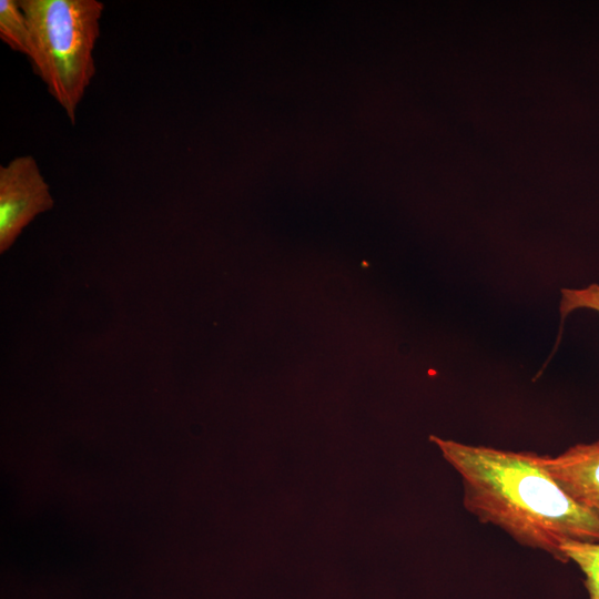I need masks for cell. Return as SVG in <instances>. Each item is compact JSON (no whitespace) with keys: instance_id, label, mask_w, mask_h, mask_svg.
I'll return each mask as SVG.
<instances>
[{"instance_id":"6da1fadb","label":"cell","mask_w":599,"mask_h":599,"mask_svg":"<svg viewBox=\"0 0 599 599\" xmlns=\"http://www.w3.org/2000/svg\"><path fill=\"white\" fill-rule=\"evenodd\" d=\"M458 473L464 507L518 544L567 562V541H599V518L569 497L539 465L534 451L474 446L429 436Z\"/></svg>"},{"instance_id":"277c9868","label":"cell","mask_w":599,"mask_h":599,"mask_svg":"<svg viewBox=\"0 0 599 599\" xmlns=\"http://www.w3.org/2000/svg\"><path fill=\"white\" fill-rule=\"evenodd\" d=\"M538 463L569 497L599 518V439L576 444L556 457L539 455Z\"/></svg>"},{"instance_id":"8992f818","label":"cell","mask_w":599,"mask_h":599,"mask_svg":"<svg viewBox=\"0 0 599 599\" xmlns=\"http://www.w3.org/2000/svg\"><path fill=\"white\" fill-rule=\"evenodd\" d=\"M560 549L567 561H573L585 575L589 599H599V541H567Z\"/></svg>"},{"instance_id":"7a4b0ae2","label":"cell","mask_w":599,"mask_h":599,"mask_svg":"<svg viewBox=\"0 0 599 599\" xmlns=\"http://www.w3.org/2000/svg\"><path fill=\"white\" fill-rule=\"evenodd\" d=\"M32 39L30 63L74 124L95 75L94 49L104 3L99 0H19Z\"/></svg>"},{"instance_id":"3957f363","label":"cell","mask_w":599,"mask_h":599,"mask_svg":"<svg viewBox=\"0 0 599 599\" xmlns=\"http://www.w3.org/2000/svg\"><path fill=\"white\" fill-rule=\"evenodd\" d=\"M54 205L50 186L32 155L0 165V252H6L33 219Z\"/></svg>"},{"instance_id":"5b68a950","label":"cell","mask_w":599,"mask_h":599,"mask_svg":"<svg viewBox=\"0 0 599 599\" xmlns=\"http://www.w3.org/2000/svg\"><path fill=\"white\" fill-rule=\"evenodd\" d=\"M0 38L11 50L32 55L31 32L19 0L0 1Z\"/></svg>"},{"instance_id":"52a82bcc","label":"cell","mask_w":599,"mask_h":599,"mask_svg":"<svg viewBox=\"0 0 599 599\" xmlns=\"http://www.w3.org/2000/svg\"><path fill=\"white\" fill-rule=\"evenodd\" d=\"M559 302L561 319L576 309H591L599 314V284L592 283L583 288H562Z\"/></svg>"}]
</instances>
